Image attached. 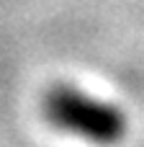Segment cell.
I'll return each mask as SVG.
<instances>
[{
    "instance_id": "1",
    "label": "cell",
    "mask_w": 144,
    "mask_h": 147,
    "mask_svg": "<svg viewBox=\"0 0 144 147\" xmlns=\"http://www.w3.org/2000/svg\"><path fill=\"white\" fill-rule=\"evenodd\" d=\"M41 114L57 132L98 147L119 145L129 132L126 114L113 101L90 96L70 83H57L44 93Z\"/></svg>"
}]
</instances>
